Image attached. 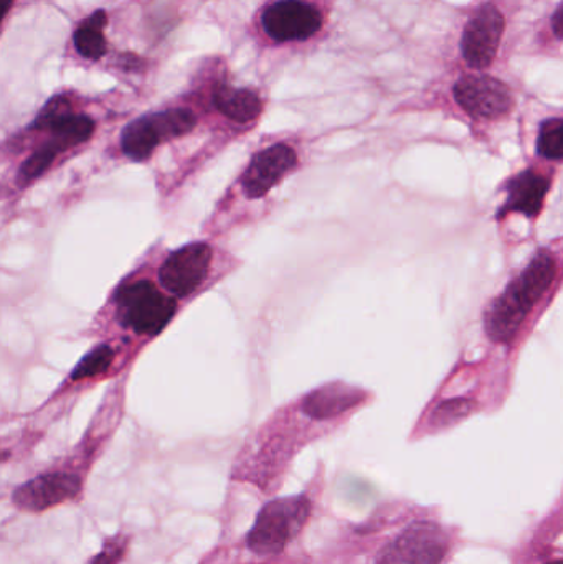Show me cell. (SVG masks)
<instances>
[{"instance_id": "8", "label": "cell", "mask_w": 563, "mask_h": 564, "mask_svg": "<svg viewBox=\"0 0 563 564\" xmlns=\"http://www.w3.org/2000/svg\"><path fill=\"white\" fill-rule=\"evenodd\" d=\"M450 549L452 540L442 527L416 522L380 552L376 564H443Z\"/></svg>"}, {"instance_id": "16", "label": "cell", "mask_w": 563, "mask_h": 564, "mask_svg": "<svg viewBox=\"0 0 563 564\" xmlns=\"http://www.w3.org/2000/svg\"><path fill=\"white\" fill-rule=\"evenodd\" d=\"M563 121L561 116L548 118L539 128L535 141V155L539 161L552 165H562L563 158Z\"/></svg>"}, {"instance_id": "20", "label": "cell", "mask_w": 563, "mask_h": 564, "mask_svg": "<svg viewBox=\"0 0 563 564\" xmlns=\"http://www.w3.org/2000/svg\"><path fill=\"white\" fill-rule=\"evenodd\" d=\"M119 65H121L124 69H131V72H136V69L139 68L138 65H141V62H139V58L136 55H122L121 63H119Z\"/></svg>"}, {"instance_id": "9", "label": "cell", "mask_w": 563, "mask_h": 564, "mask_svg": "<svg viewBox=\"0 0 563 564\" xmlns=\"http://www.w3.org/2000/svg\"><path fill=\"white\" fill-rule=\"evenodd\" d=\"M506 17L495 3H483L466 22L462 35V55L469 68L488 69L498 56L505 36Z\"/></svg>"}, {"instance_id": "6", "label": "cell", "mask_w": 563, "mask_h": 564, "mask_svg": "<svg viewBox=\"0 0 563 564\" xmlns=\"http://www.w3.org/2000/svg\"><path fill=\"white\" fill-rule=\"evenodd\" d=\"M115 299L122 324L144 337L161 335L177 314V299L149 280L126 282Z\"/></svg>"}, {"instance_id": "3", "label": "cell", "mask_w": 563, "mask_h": 564, "mask_svg": "<svg viewBox=\"0 0 563 564\" xmlns=\"http://www.w3.org/2000/svg\"><path fill=\"white\" fill-rule=\"evenodd\" d=\"M240 261L208 241H192L171 251L159 268L161 288L177 301L194 297L212 281L235 270Z\"/></svg>"}, {"instance_id": "12", "label": "cell", "mask_w": 563, "mask_h": 564, "mask_svg": "<svg viewBox=\"0 0 563 564\" xmlns=\"http://www.w3.org/2000/svg\"><path fill=\"white\" fill-rule=\"evenodd\" d=\"M212 105L221 118L241 129L257 124L264 111L263 99L257 91L228 83H218L215 86Z\"/></svg>"}, {"instance_id": "11", "label": "cell", "mask_w": 563, "mask_h": 564, "mask_svg": "<svg viewBox=\"0 0 563 564\" xmlns=\"http://www.w3.org/2000/svg\"><path fill=\"white\" fill-rule=\"evenodd\" d=\"M82 480L69 473H48L26 480L13 492V503L23 512L40 513L75 499Z\"/></svg>"}, {"instance_id": "15", "label": "cell", "mask_w": 563, "mask_h": 564, "mask_svg": "<svg viewBox=\"0 0 563 564\" xmlns=\"http://www.w3.org/2000/svg\"><path fill=\"white\" fill-rule=\"evenodd\" d=\"M66 154L62 145L56 144L52 139H46L23 161L19 169V181L23 185L33 184L42 178L56 161Z\"/></svg>"}, {"instance_id": "17", "label": "cell", "mask_w": 563, "mask_h": 564, "mask_svg": "<svg viewBox=\"0 0 563 564\" xmlns=\"http://www.w3.org/2000/svg\"><path fill=\"white\" fill-rule=\"evenodd\" d=\"M115 348L108 344L98 345V347L91 348L82 360L76 364L69 373V380L72 381H85L89 378L99 377V375L106 373L115 364Z\"/></svg>"}, {"instance_id": "5", "label": "cell", "mask_w": 563, "mask_h": 564, "mask_svg": "<svg viewBox=\"0 0 563 564\" xmlns=\"http://www.w3.org/2000/svg\"><path fill=\"white\" fill-rule=\"evenodd\" d=\"M311 516L304 496L271 500L261 509L247 535V546L258 556L280 555L300 535Z\"/></svg>"}, {"instance_id": "2", "label": "cell", "mask_w": 563, "mask_h": 564, "mask_svg": "<svg viewBox=\"0 0 563 564\" xmlns=\"http://www.w3.org/2000/svg\"><path fill=\"white\" fill-rule=\"evenodd\" d=\"M303 149L291 139H274L251 152L218 207L230 224L260 220L270 207L274 192L303 169Z\"/></svg>"}, {"instance_id": "4", "label": "cell", "mask_w": 563, "mask_h": 564, "mask_svg": "<svg viewBox=\"0 0 563 564\" xmlns=\"http://www.w3.org/2000/svg\"><path fill=\"white\" fill-rule=\"evenodd\" d=\"M561 175V165L535 161L521 171L508 175L498 187L505 195L501 207L495 212V221L505 225L515 217H522L535 227L548 207L549 195Z\"/></svg>"}, {"instance_id": "18", "label": "cell", "mask_w": 563, "mask_h": 564, "mask_svg": "<svg viewBox=\"0 0 563 564\" xmlns=\"http://www.w3.org/2000/svg\"><path fill=\"white\" fill-rule=\"evenodd\" d=\"M126 552L124 539H111L89 564H118Z\"/></svg>"}, {"instance_id": "19", "label": "cell", "mask_w": 563, "mask_h": 564, "mask_svg": "<svg viewBox=\"0 0 563 564\" xmlns=\"http://www.w3.org/2000/svg\"><path fill=\"white\" fill-rule=\"evenodd\" d=\"M552 32H554L555 40L561 42L563 39V3H559L557 9L554 10V15L551 20Z\"/></svg>"}, {"instance_id": "7", "label": "cell", "mask_w": 563, "mask_h": 564, "mask_svg": "<svg viewBox=\"0 0 563 564\" xmlns=\"http://www.w3.org/2000/svg\"><path fill=\"white\" fill-rule=\"evenodd\" d=\"M453 101L475 128L501 124L516 109L512 89L489 75H466L453 86Z\"/></svg>"}, {"instance_id": "14", "label": "cell", "mask_w": 563, "mask_h": 564, "mask_svg": "<svg viewBox=\"0 0 563 564\" xmlns=\"http://www.w3.org/2000/svg\"><path fill=\"white\" fill-rule=\"evenodd\" d=\"M108 22V13L98 9L78 23L73 32V45L79 56L89 62H98L106 55L108 42H106L105 32Z\"/></svg>"}, {"instance_id": "13", "label": "cell", "mask_w": 563, "mask_h": 564, "mask_svg": "<svg viewBox=\"0 0 563 564\" xmlns=\"http://www.w3.org/2000/svg\"><path fill=\"white\" fill-rule=\"evenodd\" d=\"M167 144L155 112L132 119L121 132V151L129 161H149L159 145Z\"/></svg>"}, {"instance_id": "21", "label": "cell", "mask_w": 563, "mask_h": 564, "mask_svg": "<svg viewBox=\"0 0 563 564\" xmlns=\"http://www.w3.org/2000/svg\"><path fill=\"white\" fill-rule=\"evenodd\" d=\"M17 0H0V29H2L3 20H6L7 13L12 10L15 6Z\"/></svg>"}, {"instance_id": "10", "label": "cell", "mask_w": 563, "mask_h": 564, "mask_svg": "<svg viewBox=\"0 0 563 564\" xmlns=\"http://www.w3.org/2000/svg\"><path fill=\"white\" fill-rule=\"evenodd\" d=\"M261 25L274 42H304L323 29V13L304 0H278L264 9Z\"/></svg>"}, {"instance_id": "1", "label": "cell", "mask_w": 563, "mask_h": 564, "mask_svg": "<svg viewBox=\"0 0 563 564\" xmlns=\"http://www.w3.org/2000/svg\"><path fill=\"white\" fill-rule=\"evenodd\" d=\"M562 263V238H555L539 247L483 308L486 357L511 380L522 348L561 292Z\"/></svg>"}, {"instance_id": "22", "label": "cell", "mask_w": 563, "mask_h": 564, "mask_svg": "<svg viewBox=\"0 0 563 564\" xmlns=\"http://www.w3.org/2000/svg\"><path fill=\"white\" fill-rule=\"evenodd\" d=\"M548 564H563L562 560H554V562L548 563Z\"/></svg>"}]
</instances>
